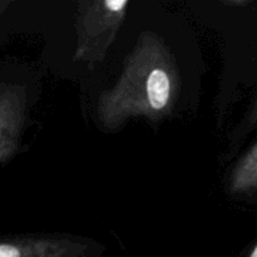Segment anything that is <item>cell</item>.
<instances>
[{"mask_svg": "<svg viewBox=\"0 0 257 257\" xmlns=\"http://www.w3.org/2000/svg\"><path fill=\"white\" fill-rule=\"evenodd\" d=\"M27 114V92L23 85L2 83L0 87V161L3 165L19 152Z\"/></svg>", "mask_w": 257, "mask_h": 257, "instance_id": "obj_4", "label": "cell"}, {"mask_svg": "<svg viewBox=\"0 0 257 257\" xmlns=\"http://www.w3.org/2000/svg\"><path fill=\"white\" fill-rule=\"evenodd\" d=\"M180 84L176 59L163 39L142 33L117 82L98 98V124L105 132H115L137 117L160 122L173 110Z\"/></svg>", "mask_w": 257, "mask_h": 257, "instance_id": "obj_1", "label": "cell"}, {"mask_svg": "<svg viewBox=\"0 0 257 257\" xmlns=\"http://www.w3.org/2000/svg\"><path fill=\"white\" fill-rule=\"evenodd\" d=\"M103 246L70 235H23L4 238L0 257H100Z\"/></svg>", "mask_w": 257, "mask_h": 257, "instance_id": "obj_3", "label": "cell"}, {"mask_svg": "<svg viewBox=\"0 0 257 257\" xmlns=\"http://www.w3.org/2000/svg\"><path fill=\"white\" fill-rule=\"evenodd\" d=\"M226 191L233 197H257V142L232 167Z\"/></svg>", "mask_w": 257, "mask_h": 257, "instance_id": "obj_5", "label": "cell"}, {"mask_svg": "<svg viewBox=\"0 0 257 257\" xmlns=\"http://www.w3.org/2000/svg\"><path fill=\"white\" fill-rule=\"evenodd\" d=\"M225 4H227V5H238V7H242V5H247L248 2H225Z\"/></svg>", "mask_w": 257, "mask_h": 257, "instance_id": "obj_7", "label": "cell"}, {"mask_svg": "<svg viewBox=\"0 0 257 257\" xmlns=\"http://www.w3.org/2000/svg\"><path fill=\"white\" fill-rule=\"evenodd\" d=\"M248 257H257V243L255 245V247L252 248V251H251L250 256H248Z\"/></svg>", "mask_w": 257, "mask_h": 257, "instance_id": "obj_8", "label": "cell"}, {"mask_svg": "<svg viewBox=\"0 0 257 257\" xmlns=\"http://www.w3.org/2000/svg\"><path fill=\"white\" fill-rule=\"evenodd\" d=\"M253 127H257V99L252 104L251 109L248 110L247 117L245 118V128L246 130H252Z\"/></svg>", "mask_w": 257, "mask_h": 257, "instance_id": "obj_6", "label": "cell"}, {"mask_svg": "<svg viewBox=\"0 0 257 257\" xmlns=\"http://www.w3.org/2000/svg\"><path fill=\"white\" fill-rule=\"evenodd\" d=\"M127 0H90L78 4L77 45L73 59L93 68L103 62L124 22Z\"/></svg>", "mask_w": 257, "mask_h": 257, "instance_id": "obj_2", "label": "cell"}]
</instances>
